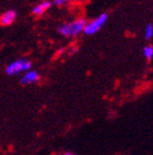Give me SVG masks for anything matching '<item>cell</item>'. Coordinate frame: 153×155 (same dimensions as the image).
I'll return each instance as SVG.
<instances>
[{"mask_svg": "<svg viewBox=\"0 0 153 155\" xmlns=\"http://www.w3.org/2000/svg\"><path fill=\"white\" fill-rule=\"evenodd\" d=\"M62 155H74V154H72V153H69V152H67V153H64Z\"/></svg>", "mask_w": 153, "mask_h": 155, "instance_id": "30bf717a", "label": "cell"}, {"mask_svg": "<svg viewBox=\"0 0 153 155\" xmlns=\"http://www.w3.org/2000/svg\"><path fill=\"white\" fill-rule=\"evenodd\" d=\"M17 17H18L17 11H14V10H8L5 13H2L1 17H0V25L8 27V25H10V24L14 22Z\"/></svg>", "mask_w": 153, "mask_h": 155, "instance_id": "277c9868", "label": "cell"}, {"mask_svg": "<svg viewBox=\"0 0 153 155\" xmlns=\"http://www.w3.org/2000/svg\"><path fill=\"white\" fill-rule=\"evenodd\" d=\"M39 79V74L36 71H33V69H30L27 72H25L22 77H21L20 81L21 84L23 85H30V84H34Z\"/></svg>", "mask_w": 153, "mask_h": 155, "instance_id": "5b68a950", "label": "cell"}, {"mask_svg": "<svg viewBox=\"0 0 153 155\" xmlns=\"http://www.w3.org/2000/svg\"><path fill=\"white\" fill-rule=\"evenodd\" d=\"M86 24V20L83 18L76 19L73 21L67 22V23L62 24L58 28V32L62 36L66 38H73V36L79 35L80 33L83 32L84 27Z\"/></svg>", "mask_w": 153, "mask_h": 155, "instance_id": "6da1fadb", "label": "cell"}, {"mask_svg": "<svg viewBox=\"0 0 153 155\" xmlns=\"http://www.w3.org/2000/svg\"><path fill=\"white\" fill-rule=\"evenodd\" d=\"M50 7H52V2L48 1V0H44V1L39 2L38 5H36V6L33 8L32 13L34 15H36V17H38V15H44L45 12L49 9Z\"/></svg>", "mask_w": 153, "mask_h": 155, "instance_id": "8992f818", "label": "cell"}, {"mask_svg": "<svg viewBox=\"0 0 153 155\" xmlns=\"http://www.w3.org/2000/svg\"><path fill=\"white\" fill-rule=\"evenodd\" d=\"M143 55L147 60L151 61L153 57V46L152 45H147L143 48Z\"/></svg>", "mask_w": 153, "mask_h": 155, "instance_id": "52a82bcc", "label": "cell"}, {"mask_svg": "<svg viewBox=\"0 0 153 155\" xmlns=\"http://www.w3.org/2000/svg\"><path fill=\"white\" fill-rule=\"evenodd\" d=\"M106 21H107V13H102L97 18L93 19L90 22H86L83 32L86 35H93L103 28V25L106 23Z\"/></svg>", "mask_w": 153, "mask_h": 155, "instance_id": "3957f363", "label": "cell"}, {"mask_svg": "<svg viewBox=\"0 0 153 155\" xmlns=\"http://www.w3.org/2000/svg\"><path fill=\"white\" fill-rule=\"evenodd\" d=\"M69 1H76V0H54V3L56 6H62L66 2H69Z\"/></svg>", "mask_w": 153, "mask_h": 155, "instance_id": "9c48e42d", "label": "cell"}, {"mask_svg": "<svg viewBox=\"0 0 153 155\" xmlns=\"http://www.w3.org/2000/svg\"><path fill=\"white\" fill-rule=\"evenodd\" d=\"M144 36L147 40H150L153 36V25L152 24H148L147 28H145V31H144Z\"/></svg>", "mask_w": 153, "mask_h": 155, "instance_id": "ba28073f", "label": "cell"}, {"mask_svg": "<svg viewBox=\"0 0 153 155\" xmlns=\"http://www.w3.org/2000/svg\"><path fill=\"white\" fill-rule=\"evenodd\" d=\"M32 67V62L27 58H19L17 61H13L6 67V74L9 76H14V75L25 73L30 71Z\"/></svg>", "mask_w": 153, "mask_h": 155, "instance_id": "7a4b0ae2", "label": "cell"}]
</instances>
